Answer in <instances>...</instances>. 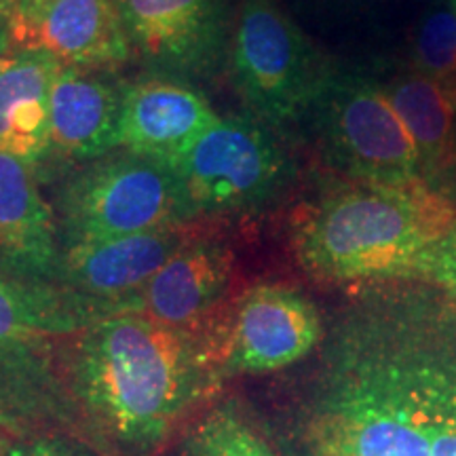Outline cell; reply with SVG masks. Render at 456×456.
<instances>
[{"label":"cell","instance_id":"obj_1","mask_svg":"<svg viewBox=\"0 0 456 456\" xmlns=\"http://www.w3.org/2000/svg\"><path fill=\"white\" fill-rule=\"evenodd\" d=\"M322 342L315 372L271 420L283 456H456V306L446 296H368Z\"/></svg>","mask_w":456,"mask_h":456},{"label":"cell","instance_id":"obj_2","mask_svg":"<svg viewBox=\"0 0 456 456\" xmlns=\"http://www.w3.org/2000/svg\"><path fill=\"white\" fill-rule=\"evenodd\" d=\"M72 374L95 429L125 454H148L222 379L216 330L112 313L85 330Z\"/></svg>","mask_w":456,"mask_h":456},{"label":"cell","instance_id":"obj_3","mask_svg":"<svg viewBox=\"0 0 456 456\" xmlns=\"http://www.w3.org/2000/svg\"><path fill=\"white\" fill-rule=\"evenodd\" d=\"M454 226L456 201L425 180L342 178L294 214L292 248L302 269L326 281H414Z\"/></svg>","mask_w":456,"mask_h":456},{"label":"cell","instance_id":"obj_4","mask_svg":"<svg viewBox=\"0 0 456 456\" xmlns=\"http://www.w3.org/2000/svg\"><path fill=\"white\" fill-rule=\"evenodd\" d=\"M226 66L249 117L279 134L306 121L332 68L277 0H237Z\"/></svg>","mask_w":456,"mask_h":456},{"label":"cell","instance_id":"obj_5","mask_svg":"<svg viewBox=\"0 0 456 456\" xmlns=\"http://www.w3.org/2000/svg\"><path fill=\"white\" fill-rule=\"evenodd\" d=\"M195 220L171 165L121 151L95 159L60 192L61 248L186 226Z\"/></svg>","mask_w":456,"mask_h":456},{"label":"cell","instance_id":"obj_6","mask_svg":"<svg viewBox=\"0 0 456 456\" xmlns=\"http://www.w3.org/2000/svg\"><path fill=\"white\" fill-rule=\"evenodd\" d=\"M169 165L195 218L265 212L296 178L294 159L281 134L249 114L220 117Z\"/></svg>","mask_w":456,"mask_h":456},{"label":"cell","instance_id":"obj_7","mask_svg":"<svg viewBox=\"0 0 456 456\" xmlns=\"http://www.w3.org/2000/svg\"><path fill=\"white\" fill-rule=\"evenodd\" d=\"M306 121L323 159L342 178L380 184L425 180L419 151L383 83L366 72L330 68Z\"/></svg>","mask_w":456,"mask_h":456},{"label":"cell","instance_id":"obj_8","mask_svg":"<svg viewBox=\"0 0 456 456\" xmlns=\"http://www.w3.org/2000/svg\"><path fill=\"white\" fill-rule=\"evenodd\" d=\"M131 53L159 77L192 83L226 64L237 0H112Z\"/></svg>","mask_w":456,"mask_h":456},{"label":"cell","instance_id":"obj_9","mask_svg":"<svg viewBox=\"0 0 456 456\" xmlns=\"http://www.w3.org/2000/svg\"><path fill=\"white\" fill-rule=\"evenodd\" d=\"M214 330L222 379L294 366L326 336L317 306L305 294L273 283L248 289L226 322Z\"/></svg>","mask_w":456,"mask_h":456},{"label":"cell","instance_id":"obj_10","mask_svg":"<svg viewBox=\"0 0 456 456\" xmlns=\"http://www.w3.org/2000/svg\"><path fill=\"white\" fill-rule=\"evenodd\" d=\"M11 47L83 70H110L134 57L112 0H15Z\"/></svg>","mask_w":456,"mask_h":456},{"label":"cell","instance_id":"obj_11","mask_svg":"<svg viewBox=\"0 0 456 456\" xmlns=\"http://www.w3.org/2000/svg\"><path fill=\"white\" fill-rule=\"evenodd\" d=\"M188 237L186 226H174L66 245L61 248L57 283L81 300L89 315H112L151 281Z\"/></svg>","mask_w":456,"mask_h":456},{"label":"cell","instance_id":"obj_12","mask_svg":"<svg viewBox=\"0 0 456 456\" xmlns=\"http://www.w3.org/2000/svg\"><path fill=\"white\" fill-rule=\"evenodd\" d=\"M235 256L214 235H191L117 313H140L174 328H201L232 283Z\"/></svg>","mask_w":456,"mask_h":456},{"label":"cell","instance_id":"obj_13","mask_svg":"<svg viewBox=\"0 0 456 456\" xmlns=\"http://www.w3.org/2000/svg\"><path fill=\"white\" fill-rule=\"evenodd\" d=\"M218 114L191 83L155 77L125 85L118 144L134 155L174 163L212 125Z\"/></svg>","mask_w":456,"mask_h":456},{"label":"cell","instance_id":"obj_14","mask_svg":"<svg viewBox=\"0 0 456 456\" xmlns=\"http://www.w3.org/2000/svg\"><path fill=\"white\" fill-rule=\"evenodd\" d=\"M60 239L53 209L38 191L34 169L0 152V260L24 281H57Z\"/></svg>","mask_w":456,"mask_h":456},{"label":"cell","instance_id":"obj_15","mask_svg":"<svg viewBox=\"0 0 456 456\" xmlns=\"http://www.w3.org/2000/svg\"><path fill=\"white\" fill-rule=\"evenodd\" d=\"M125 85L102 78L94 70L61 66L49 95L51 152L95 161L121 148Z\"/></svg>","mask_w":456,"mask_h":456},{"label":"cell","instance_id":"obj_16","mask_svg":"<svg viewBox=\"0 0 456 456\" xmlns=\"http://www.w3.org/2000/svg\"><path fill=\"white\" fill-rule=\"evenodd\" d=\"M60 68L41 51L11 47L0 53V152L32 169L51 155L49 95Z\"/></svg>","mask_w":456,"mask_h":456},{"label":"cell","instance_id":"obj_17","mask_svg":"<svg viewBox=\"0 0 456 456\" xmlns=\"http://www.w3.org/2000/svg\"><path fill=\"white\" fill-rule=\"evenodd\" d=\"M383 87L419 151L425 182L450 197L446 175L456 169V100L444 85L416 70L397 74Z\"/></svg>","mask_w":456,"mask_h":456},{"label":"cell","instance_id":"obj_18","mask_svg":"<svg viewBox=\"0 0 456 456\" xmlns=\"http://www.w3.org/2000/svg\"><path fill=\"white\" fill-rule=\"evenodd\" d=\"M78 311L64 309L49 289L0 281V351L47 332L77 328Z\"/></svg>","mask_w":456,"mask_h":456},{"label":"cell","instance_id":"obj_19","mask_svg":"<svg viewBox=\"0 0 456 456\" xmlns=\"http://www.w3.org/2000/svg\"><path fill=\"white\" fill-rule=\"evenodd\" d=\"M184 456H281L275 452L232 402L216 406L184 442Z\"/></svg>","mask_w":456,"mask_h":456},{"label":"cell","instance_id":"obj_20","mask_svg":"<svg viewBox=\"0 0 456 456\" xmlns=\"http://www.w3.org/2000/svg\"><path fill=\"white\" fill-rule=\"evenodd\" d=\"M412 66L456 100V9H431L416 28Z\"/></svg>","mask_w":456,"mask_h":456},{"label":"cell","instance_id":"obj_21","mask_svg":"<svg viewBox=\"0 0 456 456\" xmlns=\"http://www.w3.org/2000/svg\"><path fill=\"white\" fill-rule=\"evenodd\" d=\"M416 279L436 285L456 306V226L427 254Z\"/></svg>","mask_w":456,"mask_h":456},{"label":"cell","instance_id":"obj_22","mask_svg":"<svg viewBox=\"0 0 456 456\" xmlns=\"http://www.w3.org/2000/svg\"><path fill=\"white\" fill-rule=\"evenodd\" d=\"M0 456H87L72 444L55 440V437H37V440H20L4 448Z\"/></svg>","mask_w":456,"mask_h":456},{"label":"cell","instance_id":"obj_23","mask_svg":"<svg viewBox=\"0 0 456 456\" xmlns=\"http://www.w3.org/2000/svg\"><path fill=\"white\" fill-rule=\"evenodd\" d=\"M15 0H0V53L11 49V26H13Z\"/></svg>","mask_w":456,"mask_h":456},{"label":"cell","instance_id":"obj_24","mask_svg":"<svg viewBox=\"0 0 456 456\" xmlns=\"http://www.w3.org/2000/svg\"><path fill=\"white\" fill-rule=\"evenodd\" d=\"M450 7L456 9V0H450Z\"/></svg>","mask_w":456,"mask_h":456},{"label":"cell","instance_id":"obj_25","mask_svg":"<svg viewBox=\"0 0 456 456\" xmlns=\"http://www.w3.org/2000/svg\"><path fill=\"white\" fill-rule=\"evenodd\" d=\"M0 281H4V279H3V277H0Z\"/></svg>","mask_w":456,"mask_h":456}]
</instances>
